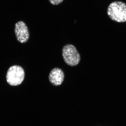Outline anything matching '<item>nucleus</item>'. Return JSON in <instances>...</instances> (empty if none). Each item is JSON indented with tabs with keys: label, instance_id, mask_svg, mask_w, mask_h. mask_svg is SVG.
Masks as SVG:
<instances>
[{
	"label": "nucleus",
	"instance_id": "4",
	"mask_svg": "<svg viewBox=\"0 0 126 126\" xmlns=\"http://www.w3.org/2000/svg\"><path fill=\"white\" fill-rule=\"evenodd\" d=\"M15 33L17 40L21 43L27 42L30 38L28 27L23 21H19L16 24Z\"/></svg>",
	"mask_w": 126,
	"mask_h": 126
},
{
	"label": "nucleus",
	"instance_id": "5",
	"mask_svg": "<svg viewBox=\"0 0 126 126\" xmlns=\"http://www.w3.org/2000/svg\"><path fill=\"white\" fill-rule=\"evenodd\" d=\"M64 79V73L60 68H55L53 69L49 75V82L54 86L61 85L63 82Z\"/></svg>",
	"mask_w": 126,
	"mask_h": 126
},
{
	"label": "nucleus",
	"instance_id": "1",
	"mask_svg": "<svg viewBox=\"0 0 126 126\" xmlns=\"http://www.w3.org/2000/svg\"><path fill=\"white\" fill-rule=\"evenodd\" d=\"M107 14L111 19L119 23L126 21V4L121 1L112 2L108 8Z\"/></svg>",
	"mask_w": 126,
	"mask_h": 126
},
{
	"label": "nucleus",
	"instance_id": "6",
	"mask_svg": "<svg viewBox=\"0 0 126 126\" xmlns=\"http://www.w3.org/2000/svg\"><path fill=\"white\" fill-rule=\"evenodd\" d=\"M51 4L53 5H58L61 3L63 0H49Z\"/></svg>",
	"mask_w": 126,
	"mask_h": 126
},
{
	"label": "nucleus",
	"instance_id": "2",
	"mask_svg": "<svg viewBox=\"0 0 126 126\" xmlns=\"http://www.w3.org/2000/svg\"><path fill=\"white\" fill-rule=\"evenodd\" d=\"M64 61L68 65L75 66L79 64L81 56L76 47L72 44H67L63 47L62 50Z\"/></svg>",
	"mask_w": 126,
	"mask_h": 126
},
{
	"label": "nucleus",
	"instance_id": "3",
	"mask_svg": "<svg viewBox=\"0 0 126 126\" xmlns=\"http://www.w3.org/2000/svg\"><path fill=\"white\" fill-rule=\"evenodd\" d=\"M25 76L23 68L19 65H14L8 69L6 74V80L11 86H17L22 83Z\"/></svg>",
	"mask_w": 126,
	"mask_h": 126
}]
</instances>
